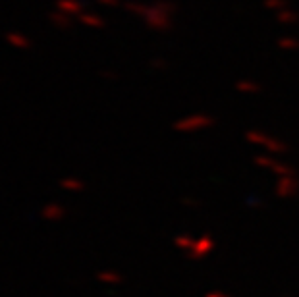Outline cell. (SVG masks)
<instances>
[{
  "instance_id": "1",
  "label": "cell",
  "mask_w": 299,
  "mask_h": 297,
  "mask_svg": "<svg viewBox=\"0 0 299 297\" xmlns=\"http://www.w3.org/2000/svg\"><path fill=\"white\" fill-rule=\"evenodd\" d=\"M47 214H49V218H58V216H56V209H51Z\"/></svg>"
}]
</instances>
